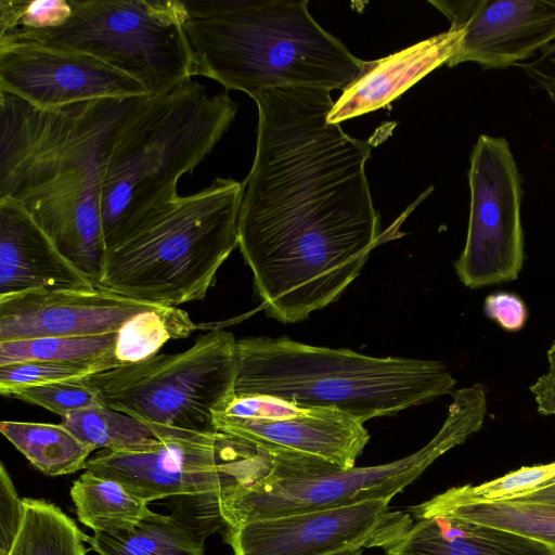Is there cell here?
Segmentation results:
<instances>
[{
	"instance_id": "cell-1",
	"label": "cell",
	"mask_w": 555,
	"mask_h": 555,
	"mask_svg": "<svg viewBox=\"0 0 555 555\" xmlns=\"http://www.w3.org/2000/svg\"><path fill=\"white\" fill-rule=\"evenodd\" d=\"M251 99L257 142L238 248L267 314L296 323L337 300L388 240L365 173L372 146L328 121L327 90L279 87Z\"/></svg>"
},
{
	"instance_id": "cell-2",
	"label": "cell",
	"mask_w": 555,
	"mask_h": 555,
	"mask_svg": "<svg viewBox=\"0 0 555 555\" xmlns=\"http://www.w3.org/2000/svg\"><path fill=\"white\" fill-rule=\"evenodd\" d=\"M145 98L41 109L0 91V198L17 202L95 287L105 254V163Z\"/></svg>"
},
{
	"instance_id": "cell-3",
	"label": "cell",
	"mask_w": 555,
	"mask_h": 555,
	"mask_svg": "<svg viewBox=\"0 0 555 555\" xmlns=\"http://www.w3.org/2000/svg\"><path fill=\"white\" fill-rule=\"evenodd\" d=\"M194 76L250 98L279 87L345 90L362 72L307 0H183Z\"/></svg>"
},
{
	"instance_id": "cell-4",
	"label": "cell",
	"mask_w": 555,
	"mask_h": 555,
	"mask_svg": "<svg viewBox=\"0 0 555 555\" xmlns=\"http://www.w3.org/2000/svg\"><path fill=\"white\" fill-rule=\"evenodd\" d=\"M455 384L441 361L372 357L288 337L237 339L234 396L336 408L363 424L452 395Z\"/></svg>"
},
{
	"instance_id": "cell-5",
	"label": "cell",
	"mask_w": 555,
	"mask_h": 555,
	"mask_svg": "<svg viewBox=\"0 0 555 555\" xmlns=\"http://www.w3.org/2000/svg\"><path fill=\"white\" fill-rule=\"evenodd\" d=\"M243 183L216 178L105 238L96 287L160 306L202 300L238 247Z\"/></svg>"
},
{
	"instance_id": "cell-6",
	"label": "cell",
	"mask_w": 555,
	"mask_h": 555,
	"mask_svg": "<svg viewBox=\"0 0 555 555\" xmlns=\"http://www.w3.org/2000/svg\"><path fill=\"white\" fill-rule=\"evenodd\" d=\"M237 113L225 92L215 95L188 79L146 96L119 130L104 167V240L178 196L179 179L214 150Z\"/></svg>"
},
{
	"instance_id": "cell-7",
	"label": "cell",
	"mask_w": 555,
	"mask_h": 555,
	"mask_svg": "<svg viewBox=\"0 0 555 555\" xmlns=\"http://www.w3.org/2000/svg\"><path fill=\"white\" fill-rule=\"evenodd\" d=\"M438 433L423 448L375 466L341 468L318 457L272 451L269 470L257 481L219 499L227 527L286 515L331 509L373 500H391L439 456L483 425L487 389L477 383L452 392Z\"/></svg>"
},
{
	"instance_id": "cell-8",
	"label": "cell",
	"mask_w": 555,
	"mask_h": 555,
	"mask_svg": "<svg viewBox=\"0 0 555 555\" xmlns=\"http://www.w3.org/2000/svg\"><path fill=\"white\" fill-rule=\"evenodd\" d=\"M72 14L55 28L14 31L1 41L29 40L90 54L157 96L193 77L183 0H69Z\"/></svg>"
},
{
	"instance_id": "cell-9",
	"label": "cell",
	"mask_w": 555,
	"mask_h": 555,
	"mask_svg": "<svg viewBox=\"0 0 555 555\" xmlns=\"http://www.w3.org/2000/svg\"><path fill=\"white\" fill-rule=\"evenodd\" d=\"M237 339L215 328L178 353H157L81 379L106 406L143 422L217 431L215 417L234 398Z\"/></svg>"
},
{
	"instance_id": "cell-10",
	"label": "cell",
	"mask_w": 555,
	"mask_h": 555,
	"mask_svg": "<svg viewBox=\"0 0 555 555\" xmlns=\"http://www.w3.org/2000/svg\"><path fill=\"white\" fill-rule=\"evenodd\" d=\"M271 456L221 431L177 429L159 446L137 452L103 450L86 470L114 479L146 503L169 496H204L217 502L261 478Z\"/></svg>"
},
{
	"instance_id": "cell-11",
	"label": "cell",
	"mask_w": 555,
	"mask_h": 555,
	"mask_svg": "<svg viewBox=\"0 0 555 555\" xmlns=\"http://www.w3.org/2000/svg\"><path fill=\"white\" fill-rule=\"evenodd\" d=\"M467 235L454 262L460 281L479 288L514 281L524 263L521 179L505 138L481 134L469 155Z\"/></svg>"
},
{
	"instance_id": "cell-12",
	"label": "cell",
	"mask_w": 555,
	"mask_h": 555,
	"mask_svg": "<svg viewBox=\"0 0 555 555\" xmlns=\"http://www.w3.org/2000/svg\"><path fill=\"white\" fill-rule=\"evenodd\" d=\"M215 427L267 453L305 454L346 469L354 467L370 440L362 422L336 408L262 395L234 396Z\"/></svg>"
},
{
	"instance_id": "cell-13",
	"label": "cell",
	"mask_w": 555,
	"mask_h": 555,
	"mask_svg": "<svg viewBox=\"0 0 555 555\" xmlns=\"http://www.w3.org/2000/svg\"><path fill=\"white\" fill-rule=\"evenodd\" d=\"M373 500L227 527L234 555H327L350 547L386 550L413 525L411 514Z\"/></svg>"
},
{
	"instance_id": "cell-14",
	"label": "cell",
	"mask_w": 555,
	"mask_h": 555,
	"mask_svg": "<svg viewBox=\"0 0 555 555\" xmlns=\"http://www.w3.org/2000/svg\"><path fill=\"white\" fill-rule=\"evenodd\" d=\"M0 91L41 109L147 96L133 78L90 54L29 40L0 42Z\"/></svg>"
},
{
	"instance_id": "cell-15",
	"label": "cell",
	"mask_w": 555,
	"mask_h": 555,
	"mask_svg": "<svg viewBox=\"0 0 555 555\" xmlns=\"http://www.w3.org/2000/svg\"><path fill=\"white\" fill-rule=\"evenodd\" d=\"M463 30L452 67L465 62L501 69L527 62L555 42V0H430Z\"/></svg>"
},
{
	"instance_id": "cell-16",
	"label": "cell",
	"mask_w": 555,
	"mask_h": 555,
	"mask_svg": "<svg viewBox=\"0 0 555 555\" xmlns=\"http://www.w3.org/2000/svg\"><path fill=\"white\" fill-rule=\"evenodd\" d=\"M159 306L99 287L9 295L0 297V343L117 333L135 314Z\"/></svg>"
},
{
	"instance_id": "cell-17",
	"label": "cell",
	"mask_w": 555,
	"mask_h": 555,
	"mask_svg": "<svg viewBox=\"0 0 555 555\" xmlns=\"http://www.w3.org/2000/svg\"><path fill=\"white\" fill-rule=\"evenodd\" d=\"M93 287L17 202L0 198V297Z\"/></svg>"
},
{
	"instance_id": "cell-18",
	"label": "cell",
	"mask_w": 555,
	"mask_h": 555,
	"mask_svg": "<svg viewBox=\"0 0 555 555\" xmlns=\"http://www.w3.org/2000/svg\"><path fill=\"white\" fill-rule=\"evenodd\" d=\"M462 37V29L450 27L386 57L364 61L360 75L334 102L328 121L340 124L389 104L427 74L448 64L457 53Z\"/></svg>"
},
{
	"instance_id": "cell-19",
	"label": "cell",
	"mask_w": 555,
	"mask_h": 555,
	"mask_svg": "<svg viewBox=\"0 0 555 555\" xmlns=\"http://www.w3.org/2000/svg\"><path fill=\"white\" fill-rule=\"evenodd\" d=\"M386 555H555L546 544L453 516L418 519Z\"/></svg>"
},
{
	"instance_id": "cell-20",
	"label": "cell",
	"mask_w": 555,
	"mask_h": 555,
	"mask_svg": "<svg viewBox=\"0 0 555 555\" xmlns=\"http://www.w3.org/2000/svg\"><path fill=\"white\" fill-rule=\"evenodd\" d=\"M204 538L184 520L153 512L129 529L94 532L88 543L98 555H204Z\"/></svg>"
},
{
	"instance_id": "cell-21",
	"label": "cell",
	"mask_w": 555,
	"mask_h": 555,
	"mask_svg": "<svg viewBox=\"0 0 555 555\" xmlns=\"http://www.w3.org/2000/svg\"><path fill=\"white\" fill-rule=\"evenodd\" d=\"M77 517L94 532L131 528L153 512L120 482L86 470L70 488Z\"/></svg>"
},
{
	"instance_id": "cell-22",
	"label": "cell",
	"mask_w": 555,
	"mask_h": 555,
	"mask_svg": "<svg viewBox=\"0 0 555 555\" xmlns=\"http://www.w3.org/2000/svg\"><path fill=\"white\" fill-rule=\"evenodd\" d=\"M0 431L38 470L48 476L86 469L93 452L62 423L2 421Z\"/></svg>"
},
{
	"instance_id": "cell-23",
	"label": "cell",
	"mask_w": 555,
	"mask_h": 555,
	"mask_svg": "<svg viewBox=\"0 0 555 555\" xmlns=\"http://www.w3.org/2000/svg\"><path fill=\"white\" fill-rule=\"evenodd\" d=\"M62 424L93 451L137 452L159 446L177 429L153 425L106 405L62 418Z\"/></svg>"
},
{
	"instance_id": "cell-24",
	"label": "cell",
	"mask_w": 555,
	"mask_h": 555,
	"mask_svg": "<svg viewBox=\"0 0 555 555\" xmlns=\"http://www.w3.org/2000/svg\"><path fill=\"white\" fill-rule=\"evenodd\" d=\"M555 481V462L524 466L493 480L473 486L453 487L430 500L411 507L417 519L439 515L452 508L508 501Z\"/></svg>"
},
{
	"instance_id": "cell-25",
	"label": "cell",
	"mask_w": 555,
	"mask_h": 555,
	"mask_svg": "<svg viewBox=\"0 0 555 555\" xmlns=\"http://www.w3.org/2000/svg\"><path fill=\"white\" fill-rule=\"evenodd\" d=\"M24 520L9 555H86L89 535L52 503L23 499Z\"/></svg>"
},
{
	"instance_id": "cell-26",
	"label": "cell",
	"mask_w": 555,
	"mask_h": 555,
	"mask_svg": "<svg viewBox=\"0 0 555 555\" xmlns=\"http://www.w3.org/2000/svg\"><path fill=\"white\" fill-rule=\"evenodd\" d=\"M196 328L189 314L177 307L159 306L129 319L117 332L114 354L122 364L149 359L171 339L185 338Z\"/></svg>"
},
{
	"instance_id": "cell-27",
	"label": "cell",
	"mask_w": 555,
	"mask_h": 555,
	"mask_svg": "<svg viewBox=\"0 0 555 555\" xmlns=\"http://www.w3.org/2000/svg\"><path fill=\"white\" fill-rule=\"evenodd\" d=\"M436 516H453L507 530L538 540L555 552V505L553 504L509 500L463 505Z\"/></svg>"
},
{
	"instance_id": "cell-28",
	"label": "cell",
	"mask_w": 555,
	"mask_h": 555,
	"mask_svg": "<svg viewBox=\"0 0 555 555\" xmlns=\"http://www.w3.org/2000/svg\"><path fill=\"white\" fill-rule=\"evenodd\" d=\"M117 333L38 337L0 343V366L25 361L89 362L114 359Z\"/></svg>"
},
{
	"instance_id": "cell-29",
	"label": "cell",
	"mask_w": 555,
	"mask_h": 555,
	"mask_svg": "<svg viewBox=\"0 0 555 555\" xmlns=\"http://www.w3.org/2000/svg\"><path fill=\"white\" fill-rule=\"evenodd\" d=\"M122 364L116 359L89 362L25 361L0 366V392H13L36 386L63 382H79Z\"/></svg>"
},
{
	"instance_id": "cell-30",
	"label": "cell",
	"mask_w": 555,
	"mask_h": 555,
	"mask_svg": "<svg viewBox=\"0 0 555 555\" xmlns=\"http://www.w3.org/2000/svg\"><path fill=\"white\" fill-rule=\"evenodd\" d=\"M72 14L69 0H0V37L55 28Z\"/></svg>"
},
{
	"instance_id": "cell-31",
	"label": "cell",
	"mask_w": 555,
	"mask_h": 555,
	"mask_svg": "<svg viewBox=\"0 0 555 555\" xmlns=\"http://www.w3.org/2000/svg\"><path fill=\"white\" fill-rule=\"evenodd\" d=\"M10 398L41 406L62 418L105 405L98 392L82 380L24 388L13 392Z\"/></svg>"
},
{
	"instance_id": "cell-32",
	"label": "cell",
	"mask_w": 555,
	"mask_h": 555,
	"mask_svg": "<svg viewBox=\"0 0 555 555\" xmlns=\"http://www.w3.org/2000/svg\"><path fill=\"white\" fill-rule=\"evenodd\" d=\"M23 499L16 489L3 463L0 464V555H9L24 520Z\"/></svg>"
},
{
	"instance_id": "cell-33",
	"label": "cell",
	"mask_w": 555,
	"mask_h": 555,
	"mask_svg": "<svg viewBox=\"0 0 555 555\" xmlns=\"http://www.w3.org/2000/svg\"><path fill=\"white\" fill-rule=\"evenodd\" d=\"M485 314L508 332L520 331L528 319L525 302L515 294L507 292L493 293L486 297Z\"/></svg>"
},
{
	"instance_id": "cell-34",
	"label": "cell",
	"mask_w": 555,
	"mask_h": 555,
	"mask_svg": "<svg viewBox=\"0 0 555 555\" xmlns=\"http://www.w3.org/2000/svg\"><path fill=\"white\" fill-rule=\"evenodd\" d=\"M516 66L555 104V42L544 47L534 60Z\"/></svg>"
},
{
	"instance_id": "cell-35",
	"label": "cell",
	"mask_w": 555,
	"mask_h": 555,
	"mask_svg": "<svg viewBox=\"0 0 555 555\" xmlns=\"http://www.w3.org/2000/svg\"><path fill=\"white\" fill-rule=\"evenodd\" d=\"M546 354L548 370L529 387V390L534 397L538 412L550 416L555 415V340Z\"/></svg>"
},
{
	"instance_id": "cell-36",
	"label": "cell",
	"mask_w": 555,
	"mask_h": 555,
	"mask_svg": "<svg viewBox=\"0 0 555 555\" xmlns=\"http://www.w3.org/2000/svg\"><path fill=\"white\" fill-rule=\"evenodd\" d=\"M512 501L538 502L555 505V481L521 496L513 499Z\"/></svg>"
},
{
	"instance_id": "cell-37",
	"label": "cell",
	"mask_w": 555,
	"mask_h": 555,
	"mask_svg": "<svg viewBox=\"0 0 555 555\" xmlns=\"http://www.w3.org/2000/svg\"><path fill=\"white\" fill-rule=\"evenodd\" d=\"M363 547H350L339 552L331 553L327 555H362Z\"/></svg>"
}]
</instances>
